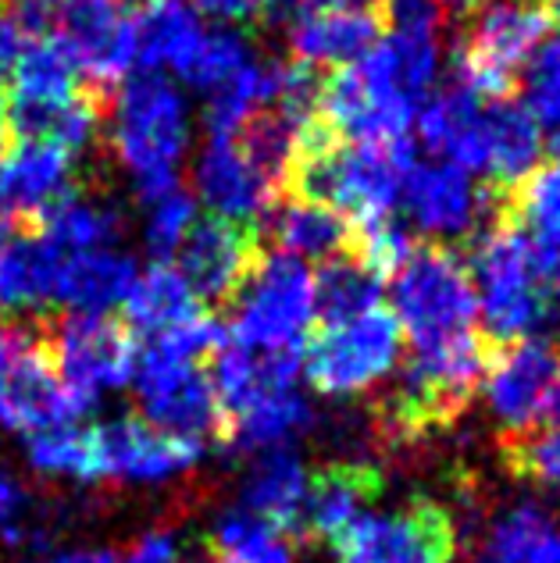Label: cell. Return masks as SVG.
I'll return each mask as SVG.
<instances>
[{
	"mask_svg": "<svg viewBox=\"0 0 560 563\" xmlns=\"http://www.w3.org/2000/svg\"><path fill=\"white\" fill-rule=\"evenodd\" d=\"M557 261L560 254L536 246L532 235L507 211L475 235L464 264L475 282L479 321L490 346L521 343V339L553 343V335H560V314L547 292V275Z\"/></svg>",
	"mask_w": 560,
	"mask_h": 563,
	"instance_id": "cell-1",
	"label": "cell"
},
{
	"mask_svg": "<svg viewBox=\"0 0 560 563\" xmlns=\"http://www.w3.org/2000/svg\"><path fill=\"white\" fill-rule=\"evenodd\" d=\"M194 8L215 22H250L293 8V0H194Z\"/></svg>",
	"mask_w": 560,
	"mask_h": 563,
	"instance_id": "cell-42",
	"label": "cell"
},
{
	"mask_svg": "<svg viewBox=\"0 0 560 563\" xmlns=\"http://www.w3.org/2000/svg\"><path fill=\"white\" fill-rule=\"evenodd\" d=\"M118 563H189V556L172 528H146Z\"/></svg>",
	"mask_w": 560,
	"mask_h": 563,
	"instance_id": "cell-41",
	"label": "cell"
},
{
	"mask_svg": "<svg viewBox=\"0 0 560 563\" xmlns=\"http://www.w3.org/2000/svg\"><path fill=\"white\" fill-rule=\"evenodd\" d=\"M382 496V474L367 464H329L307 478L300 539H336L367 503Z\"/></svg>",
	"mask_w": 560,
	"mask_h": 563,
	"instance_id": "cell-20",
	"label": "cell"
},
{
	"mask_svg": "<svg viewBox=\"0 0 560 563\" xmlns=\"http://www.w3.org/2000/svg\"><path fill=\"white\" fill-rule=\"evenodd\" d=\"M136 275H140L136 261L114 246L72 254V257H62L57 300H62L72 314H108L111 307L125 303Z\"/></svg>",
	"mask_w": 560,
	"mask_h": 563,
	"instance_id": "cell-24",
	"label": "cell"
},
{
	"mask_svg": "<svg viewBox=\"0 0 560 563\" xmlns=\"http://www.w3.org/2000/svg\"><path fill=\"white\" fill-rule=\"evenodd\" d=\"M25 464L40 478L94 485L100 478L94 428H79L72 421V424H54L43 428V432H33L25 439Z\"/></svg>",
	"mask_w": 560,
	"mask_h": 563,
	"instance_id": "cell-33",
	"label": "cell"
},
{
	"mask_svg": "<svg viewBox=\"0 0 560 563\" xmlns=\"http://www.w3.org/2000/svg\"><path fill=\"white\" fill-rule=\"evenodd\" d=\"M315 428V407L297 385L254 399L226 421V442L240 453L286 450Z\"/></svg>",
	"mask_w": 560,
	"mask_h": 563,
	"instance_id": "cell-28",
	"label": "cell"
},
{
	"mask_svg": "<svg viewBox=\"0 0 560 563\" xmlns=\"http://www.w3.org/2000/svg\"><path fill=\"white\" fill-rule=\"evenodd\" d=\"M318 114L347 143H386L410 136L418 103L404 90L386 36L353 65L336 68L329 79H321Z\"/></svg>",
	"mask_w": 560,
	"mask_h": 563,
	"instance_id": "cell-5",
	"label": "cell"
},
{
	"mask_svg": "<svg viewBox=\"0 0 560 563\" xmlns=\"http://www.w3.org/2000/svg\"><path fill=\"white\" fill-rule=\"evenodd\" d=\"M468 19V33L450 54V82L479 100H504L550 33L547 0H485Z\"/></svg>",
	"mask_w": 560,
	"mask_h": 563,
	"instance_id": "cell-3",
	"label": "cell"
},
{
	"mask_svg": "<svg viewBox=\"0 0 560 563\" xmlns=\"http://www.w3.org/2000/svg\"><path fill=\"white\" fill-rule=\"evenodd\" d=\"M415 143L468 175H485V100L450 82L421 108Z\"/></svg>",
	"mask_w": 560,
	"mask_h": 563,
	"instance_id": "cell-19",
	"label": "cell"
},
{
	"mask_svg": "<svg viewBox=\"0 0 560 563\" xmlns=\"http://www.w3.org/2000/svg\"><path fill=\"white\" fill-rule=\"evenodd\" d=\"M122 211L100 197H86V192H68L57 200L47 214L33 221V229L47 240L62 257L86 254V250L111 246L122 235Z\"/></svg>",
	"mask_w": 560,
	"mask_h": 563,
	"instance_id": "cell-30",
	"label": "cell"
},
{
	"mask_svg": "<svg viewBox=\"0 0 560 563\" xmlns=\"http://www.w3.org/2000/svg\"><path fill=\"white\" fill-rule=\"evenodd\" d=\"M62 254L29 225V232L0 243V310L36 314L57 300Z\"/></svg>",
	"mask_w": 560,
	"mask_h": 563,
	"instance_id": "cell-25",
	"label": "cell"
},
{
	"mask_svg": "<svg viewBox=\"0 0 560 563\" xmlns=\"http://www.w3.org/2000/svg\"><path fill=\"white\" fill-rule=\"evenodd\" d=\"M547 11H550V29H557L553 36H560V0H547Z\"/></svg>",
	"mask_w": 560,
	"mask_h": 563,
	"instance_id": "cell-47",
	"label": "cell"
},
{
	"mask_svg": "<svg viewBox=\"0 0 560 563\" xmlns=\"http://www.w3.org/2000/svg\"><path fill=\"white\" fill-rule=\"evenodd\" d=\"M447 11H457V14H471L479 4H485V0H439Z\"/></svg>",
	"mask_w": 560,
	"mask_h": 563,
	"instance_id": "cell-45",
	"label": "cell"
},
{
	"mask_svg": "<svg viewBox=\"0 0 560 563\" xmlns=\"http://www.w3.org/2000/svg\"><path fill=\"white\" fill-rule=\"evenodd\" d=\"M257 257L261 250L254 229L211 214L194 221L183 246L175 250V272L183 275L189 292L208 307L232 300Z\"/></svg>",
	"mask_w": 560,
	"mask_h": 563,
	"instance_id": "cell-16",
	"label": "cell"
},
{
	"mask_svg": "<svg viewBox=\"0 0 560 563\" xmlns=\"http://www.w3.org/2000/svg\"><path fill=\"white\" fill-rule=\"evenodd\" d=\"M136 404L146 424L168 435H179L204 446V442H226V413L218 404L211 375L197 361L172 357L146 346L136 357Z\"/></svg>",
	"mask_w": 560,
	"mask_h": 563,
	"instance_id": "cell-9",
	"label": "cell"
},
{
	"mask_svg": "<svg viewBox=\"0 0 560 563\" xmlns=\"http://www.w3.org/2000/svg\"><path fill=\"white\" fill-rule=\"evenodd\" d=\"M51 563H118L111 550H100V545H76V550H62Z\"/></svg>",
	"mask_w": 560,
	"mask_h": 563,
	"instance_id": "cell-43",
	"label": "cell"
},
{
	"mask_svg": "<svg viewBox=\"0 0 560 563\" xmlns=\"http://www.w3.org/2000/svg\"><path fill=\"white\" fill-rule=\"evenodd\" d=\"M307 467L289 446L250 453V464L240 478V507L300 539V514L307 496Z\"/></svg>",
	"mask_w": 560,
	"mask_h": 563,
	"instance_id": "cell-21",
	"label": "cell"
},
{
	"mask_svg": "<svg viewBox=\"0 0 560 563\" xmlns=\"http://www.w3.org/2000/svg\"><path fill=\"white\" fill-rule=\"evenodd\" d=\"M329 542L336 563H450L457 528L439 503L415 499L396 510H364Z\"/></svg>",
	"mask_w": 560,
	"mask_h": 563,
	"instance_id": "cell-7",
	"label": "cell"
},
{
	"mask_svg": "<svg viewBox=\"0 0 560 563\" xmlns=\"http://www.w3.org/2000/svg\"><path fill=\"white\" fill-rule=\"evenodd\" d=\"M194 186L215 218L235 221V225L246 229H254V221L268 214L278 203V192H283V183L246 151L235 132L208 136V143L200 146Z\"/></svg>",
	"mask_w": 560,
	"mask_h": 563,
	"instance_id": "cell-14",
	"label": "cell"
},
{
	"mask_svg": "<svg viewBox=\"0 0 560 563\" xmlns=\"http://www.w3.org/2000/svg\"><path fill=\"white\" fill-rule=\"evenodd\" d=\"M557 539L553 514L536 499H521L490 525L471 563H553Z\"/></svg>",
	"mask_w": 560,
	"mask_h": 563,
	"instance_id": "cell-29",
	"label": "cell"
},
{
	"mask_svg": "<svg viewBox=\"0 0 560 563\" xmlns=\"http://www.w3.org/2000/svg\"><path fill=\"white\" fill-rule=\"evenodd\" d=\"M415 246L418 243L410 240V232L389 214V218H372V221H358V225H353L350 257L375 278L386 282L396 275V268L410 257Z\"/></svg>",
	"mask_w": 560,
	"mask_h": 563,
	"instance_id": "cell-39",
	"label": "cell"
},
{
	"mask_svg": "<svg viewBox=\"0 0 560 563\" xmlns=\"http://www.w3.org/2000/svg\"><path fill=\"white\" fill-rule=\"evenodd\" d=\"M525 100L521 108L536 118L542 132L560 129V36L542 40L536 54L525 62Z\"/></svg>",
	"mask_w": 560,
	"mask_h": 563,
	"instance_id": "cell-40",
	"label": "cell"
},
{
	"mask_svg": "<svg viewBox=\"0 0 560 563\" xmlns=\"http://www.w3.org/2000/svg\"><path fill=\"white\" fill-rule=\"evenodd\" d=\"M553 563H560V539H557V556H553Z\"/></svg>",
	"mask_w": 560,
	"mask_h": 563,
	"instance_id": "cell-50",
	"label": "cell"
},
{
	"mask_svg": "<svg viewBox=\"0 0 560 563\" xmlns=\"http://www.w3.org/2000/svg\"><path fill=\"white\" fill-rule=\"evenodd\" d=\"M76 154L51 143H19L8 151L0 161V200L8 214H19L33 225L57 200L76 192Z\"/></svg>",
	"mask_w": 560,
	"mask_h": 563,
	"instance_id": "cell-18",
	"label": "cell"
},
{
	"mask_svg": "<svg viewBox=\"0 0 560 563\" xmlns=\"http://www.w3.org/2000/svg\"><path fill=\"white\" fill-rule=\"evenodd\" d=\"M4 235H8V207L0 200V243H4Z\"/></svg>",
	"mask_w": 560,
	"mask_h": 563,
	"instance_id": "cell-48",
	"label": "cell"
},
{
	"mask_svg": "<svg viewBox=\"0 0 560 563\" xmlns=\"http://www.w3.org/2000/svg\"><path fill=\"white\" fill-rule=\"evenodd\" d=\"M400 207L425 240L450 246L461 240H475L482 229L504 218L507 192L475 186L471 175L450 165V161H432V165L418 161L404 179Z\"/></svg>",
	"mask_w": 560,
	"mask_h": 563,
	"instance_id": "cell-8",
	"label": "cell"
},
{
	"mask_svg": "<svg viewBox=\"0 0 560 563\" xmlns=\"http://www.w3.org/2000/svg\"><path fill=\"white\" fill-rule=\"evenodd\" d=\"M189 132V103L168 76L132 71L122 79L111 111V151L140 200L179 186Z\"/></svg>",
	"mask_w": 560,
	"mask_h": 563,
	"instance_id": "cell-2",
	"label": "cell"
},
{
	"mask_svg": "<svg viewBox=\"0 0 560 563\" xmlns=\"http://www.w3.org/2000/svg\"><path fill=\"white\" fill-rule=\"evenodd\" d=\"M8 143H11V125H8V111H4V100H0V161L8 157Z\"/></svg>",
	"mask_w": 560,
	"mask_h": 563,
	"instance_id": "cell-44",
	"label": "cell"
},
{
	"mask_svg": "<svg viewBox=\"0 0 560 563\" xmlns=\"http://www.w3.org/2000/svg\"><path fill=\"white\" fill-rule=\"evenodd\" d=\"M297 378H300L297 353H261L240 343L222 346L215 353L211 385L218 393V404H222L226 421L261 396L293 389Z\"/></svg>",
	"mask_w": 560,
	"mask_h": 563,
	"instance_id": "cell-23",
	"label": "cell"
},
{
	"mask_svg": "<svg viewBox=\"0 0 560 563\" xmlns=\"http://www.w3.org/2000/svg\"><path fill=\"white\" fill-rule=\"evenodd\" d=\"M542 161V129L518 100H485V186L510 192Z\"/></svg>",
	"mask_w": 560,
	"mask_h": 563,
	"instance_id": "cell-22",
	"label": "cell"
},
{
	"mask_svg": "<svg viewBox=\"0 0 560 563\" xmlns=\"http://www.w3.org/2000/svg\"><path fill=\"white\" fill-rule=\"evenodd\" d=\"M315 4H329V8H367L375 0H315Z\"/></svg>",
	"mask_w": 560,
	"mask_h": 563,
	"instance_id": "cell-46",
	"label": "cell"
},
{
	"mask_svg": "<svg viewBox=\"0 0 560 563\" xmlns=\"http://www.w3.org/2000/svg\"><path fill=\"white\" fill-rule=\"evenodd\" d=\"M315 296L321 321L358 318L364 310L382 307V278H375L350 254H343L321 264V272L315 275Z\"/></svg>",
	"mask_w": 560,
	"mask_h": 563,
	"instance_id": "cell-35",
	"label": "cell"
},
{
	"mask_svg": "<svg viewBox=\"0 0 560 563\" xmlns=\"http://www.w3.org/2000/svg\"><path fill=\"white\" fill-rule=\"evenodd\" d=\"M4 350H8V332L0 329V357H4Z\"/></svg>",
	"mask_w": 560,
	"mask_h": 563,
	"instance_id": "cell-49",
	"label": "cell"
},
{
	"mask_svg": "<svg viewBox=\"0 0 560 563\" xmlns=\"http://www.w3.org/2000/svg\"><path fill=\"white\" fill-rule=\"evenodd\" d=\"M557 421H560V404H557Z\"/></svg>",
	"mask_w": 560,
	"mask_h": 563,
	"instance_id": "cell-51",
	"label": "cell"
},
{
	"mask_svg": "<svg viewBox=\"0 0 560 563\" xmlns=\"http://www.w3.org/2000/svg\"><path fill=\"white\" fill-rule=\"evenodd\" d=\"M51 514L40 507L33 488H29L11 467L0 464V545H14V550H36L47 545L54 536Z\"/></svg>",
	"mask_w": 560,
	"mask_h": 563,
	"instance_id": "cell-36",
	"label": "cell"
},
{
	"mask_svg": "<svg viewBox=\"0 0 560 563\" xmlns=\"http://www.w3.org/2000/svg\"><path fill=\"white\" fill-rule=\"evenodd\" d=\"M86 407L57 375L40 335L8 332V350L0 357V428L33 435L54 424H72Z\"/></svg>",
	"mask_w": 560,
	"mask_h": 563,
	"instance_id": "cell-13",
	"label": "cell"
},
{
	"mask_svg": "<svg viewBox=\"0 0 560 563\" xmlns=\"http://www.w3.org/2000/svg\"><path fill=\"white\" fill-rule=\"evenodd\" d=\"M215 563H293V536L246 507H229L211 521Z\"/></svg>",
	"mask_w": 560,
	"mask_h": 563,
	"instance_id": "cell-32",
	"label": "cell"
},
{
	"mask_svg": "<svg viewBox=\"0 0 560 563\" xmlns=\"http://www.w3.org/2000/svg\"><path fill=\"white\" fill-rule=\"evenodd\" d=\"M507 214L547 254H560V157L539 165L507 192Z\"/></svg>",
	"mask_w": 560,
	"mask_h": 563,
	"instance_id": "cell-34",
	"label": "cell"
},
{
	"mask_svg": "<svg viewBox=\"0 0 560 563\" xmlns=\"http://www.w3.org/2000/svg\"><path fill=\"white\" fill-rule=\"evenodd\" d=\"M204 33L208 29L186 0H146L143 14H136V65L183 79L200 51Z\"/></svg>",
	"mask_w": 560,
	"mask_h": 563,
	"instance_id": "cell-26",
	"label": "cell"
},
{
	"mask_svg": "<svg viewBox=\"0 0 560 563\" xmlns=\"http://www.w3.org/2000/svg\"><path fill=\"white\" fill-rule=\"evenodd\" d=\"M404 332L389 307H372L358 318L321 321L315 335H307V353L300 372L311 389L329 399H347L389 378L400 364Z\"/></svg>",
	"mask_w": 560,
	"mask_h": 563,
	"instance_id": "cell-6",
	"label": "cell"
},
{
	"mask_svg": "<svg viewBox=\"0 0 560 563\" xmlns=\"http://www.w3.org/2000/svg\"><path fill=\"white\" fill-rule=\"evenodd\" d=\"M232 300L235 343L261 353H300L318 321L315 272L283 250L261 254Z\"/></svg>",
	"mask_w": 560,
	"mask_h": 563,
	"instance_id": "cell-4",
	"label": "cell"
},
{
	"mask_svg": "<svg viewBox=\"0 0 560 563\" xmlns=\"http://www.w3.org/2000/svg\"><path fill=\"white\" fill-rule=\"evenodd\" d=\"M22 563H33V560H22Z\"/></svg>",
	"mask_w": 560,
	"mask_h": 563,
	"instance_id": "cell-52",
	"label": "cell"
},
{
	"mask_svg": "<svg viewBox=\"0 0 560 563\" xmlns=\"http://www.w3.org/2000/svg\"><path fill=\"white\" fill-rule=\"evenodd\" d=\"M57 375L90 410L100 396L125 389L136 372V339L108 314H68L40 335Z\"/></svg>",
	"mask_w": 560,
	"mask_h": 563,
	"instance_id": "cell-10",
	"label": "cell"
},
{
	"mask_svg": "<svg viewBox=\"0 0 560 563\" xmlns=\"http://www.w3.org/2000/svg\"><path fill=\"white\" fill-rule=\"evenodd\" d=\"M479 389L493 421L510 435L557 421L560 404V353L542 339H521L490 353Z\"/></svg>",
	"mask_w": 560,
	"mask_h": 563,
	"instance_id": "cell-11",
	"label": "cell"
},
{
	"mask_svg": "<svg viewBox=\"0 0 560 563\" xmlns=\"http://www.w3.org/2000/svg\"><path fill=\"white\" fill-rule=\"evenodd\" d=\"M125 310H129V324L146 335V343L168 339L179 329H186L189 321L208 314V307L189 292L183 275L168 261H154L143 275H136L125 296Z\"/></svg>",
	"mask_w": 560,
	"mask_h": 563,
	"instance_id": "cell-27",
	"label": "cell"
},
{
	"mask_svg": "<svg viewBox=\"0 0 560 563\" xmlns=\"http://www.w3.org/2000/svg\"><path fill=\"white\" fill-rule=\"evenodd\" d=\"M143 203V243L151 250L154 261L175 257V250L183 246L197 221V203L183 186H172L157 197H146Z\"/></svg>",
	"mask_w": 560,
	"mask_h": 563,
	"instance_id": "cell-38",
	"label": "cell"
},
{
	"mask_svg": "<svg viewBox=\"0 0 560 563\" xmlns=\"http://www.w3.org/2000/svg\"><path fill=\"white\" fill-rule=\"evenodd\" d=\"M51 36L68 51L90 90L105 93L132 76L136 65V14L125 0H54Z\"/></svg>",
	"mask_w": 560,
	"mask_h": 563,
	"instance_id": "cell-12",
	"label": "cell"
},
{
	"mask_svg": "<svg viewBox=\"0 0 560 563\" xmlns=\"http://www.w3.org/2000/svg\"><path fill=\"white\" fill-rule=\"evenodd\" d=\"M257 62V54L254 47H250V36L240 33V29H208L204 33V43H200V51L194 57V65H189L186 71V82L194 86V90H200L204 97L215 93V90H222L226 82H232L246 65H254Z\"/></svg>",
	"mask_w": 560,
	"mask_h": 563,
	"instance_id": "cell-37",
	"label": "cell"
},
{
	"mask_svg": "<svg viewBox=\"0 0 560 563\" xmlns=\"http://www.w3.org/2000/svg\"><path fill=\"white\" fill-rule=\"evenodd\" d=\"M100 478L122 485H165L194 471L204 446L168 435L143 418H111L94 428Z\"/></svg>",
	"mask_w": 560,
	"mask_h": 563,
	"instance_id": "cell-15",
	"label": "cell"
},
{
	"mask_svg": "<svg viewBox=\"0 0 560 563\" xmlns=\"http://www.w3.org/2000/svg\"><path fill=\"white\" fill-rule=\"evenodd\" d=\"M272 232H275V243L283 254L326 264L332 257L350 254L353 221L347 214H339L336 207L293 197L289 203L278 207Z\"/></svg>",
	"mask_w": 560,
	"mask_h": 563,
	"instance_id": "cell-31",
	"label": "cell"
},
{
	"mask_svg": "<svg viewBox=\"0 0 560 563\" xmlns=\"http://www.w3.org/2000/svg\"><path fill=\"white\" fill-rule=\"evenodd\" d=\"M386 36V22L372 8H304L289 25L293 62L307 68H343Z\"/></svg>",
	"mask_w": 560,
	"mask_h": 563,
	"instance_id": "cell-17",
	"label": "cell"
}]
</instances>
